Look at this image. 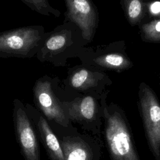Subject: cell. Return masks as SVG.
<instances>
[{
    "label": "cell",
    "mask_w": 160,
    "mask_h": 160,
    "mask_svg": "<svg viewBox=\"0 0 160 160\" xmlns=\"http://www.w3.org/2000/svg\"><path fill=\"white\" fill-rule=\"evenodd\" d=\"M82 65L94 69L124 70L132 66L131 61L122 54L103 52L99 49L94 51L92 48L84 47L78 57Z\"/></svg>",
    "instance_id": "8"
},
{
    "label": "cell",
    "mask_w": 160,
    "mask_h": 160,
    "mask_svg": "<svg viewBox=\"0 0 160 160\" xmlns=\"http://www.w3.org/2000/svg\"><path fill=\"white\" fill-rule=\"evenodd\" d=\"M103 99L105 139L111 160H141L124 111L116 104L106 106Z\"/></svg>",
    "instance_id": "2"
},
{
    "label": "cell",
    "mask_w": 160,
    "mask_h": 160,
    "mask_svg": "<svg viewBox=\"0 0 160 160\" xmlns=\"http://www.w3.org/2000/svg\"><path fill=\"white\" fill-rule=\"evenodd\" d=\"M125 15L132 25L138 24L144 15L143 0H122Z\"/></svg>",
    "instance_id": "13"
},
{
    "label": "cell",
    "mask_w": 160,
    "mask_h": 160,
    "mask_svg": "<svg viewBox=\"0 0 160 160\" xmlns=\"http://www.w3.org/2000/svg\"><path fill=\"white\" fill-rule=\"evenodd\" d=\"M31 9L44 16L59 18L61 12L51 6L48 0H20Z\"/></svg>",
    "instance_id": "14"
},
{
    "label": "cell",
    "mask_w": 160,
    "mask_h": 160,
    "mask_svg": "<svg viewBox=\"0 0 160 160\" xmlns=\"http://www.w3.org/2000/svg\"><path fill=\"white\" fill-rule=\"evenodd\" d=\"M56 78L44 75L38 79L33 88L34 99L38 106L49 119L67 126L68 120L62 104L56 96L53 84Z\"/></svg>",
    "instance_id": "6"
},
{
    "label": "cell",
    "mask_w": 160,
    "mask_h": 160,
    "mask_svg": "<svg viewBox=\"0 0 160 160\" xmlns=\"http://www.w3.org/2000/svg\"><path fill=\"white\" fill-rule=\"evenodd\" d=\"M65 160H92L93 154L86 142L77 138L64 139L62 142Z\"/></svg>",
    "instance_id": "11"
},
{
    "label": "cell",
    "mask_w": 160,
    "mask_h": 160,
    "mask_svg": "<svg viewBox=\"0 0 160 160\" xmlns=\"http://www.w3.org/2000/svg\"><path fill=\"white\" fill-rule=\"evenodd\" d=\"M16 131L19 142L27 160H39L38 143L25 111L18 107L16 115Z\"/></svg>",
    "instance_id": "9"
},
{
    "label": "cell",
    "mask_w": 160,
    "mask_h": 160,
    "mask_svg": "<svg viewBox=\"0 0 160 160\" xmlns=\"http://www.w3.org/2000/svg\"><path fill=\"white\" fill-rule=\"evenodd\" d=\"M38 126L43 141L53 160H65L63 150L45 119L41 116Z\"/></svg>",
    "instance_id": "12"
},
{
    "label": "cell",
    "mask_w": 160,
    "mask_h": 160,
    "mask_svg": "<svg viewBox=\"0 0 160 160\" xmlns=\"http://www.w3.org/2000/svg\"><path fill=\"white\" fill-rule=\"evenodd\" d=\"M148 9L149 14L152 16H160V1H156L148 4Z\"/></svg>",
    "instance_id": "16"
},
{
    "label": "cell",
    "mask_w": 160,
    "mask_h": 160,
    "mask_svg": "<svg viewBox=\"0 0 160 160\" xmlns=\"http://www.w3.org/2000/svg\"><path fill=\"white\" fill-rule=\"evenodd\" d=\"M62 108L67 109L70 116L87 121H94L96 117L97 103L92 96L86 95L76 98L71 102H62Z\"/></svg>",
    "instance_id": "10"
},
{
    "label": "cell",
    "mask_w": 160,
    "mask_h": 160,
    "mask_svg": "<svg viewBox=\"0 0 160 160\" xmlns=\"http://www.w3.org/2000/svg\"><path fill=\"white\" fill-rule=\"evenodd\" d=\"M88 43L74 23L63 21L46 33L36 56L41 62H48L54 67L65 66L68 59L77 58Z\"/></svg>",
    "instance_id": "1"
},
{
    "label": "cell",
    "mask_w": 160,
    "mask_h": 160,
    "mask_svg": "<svg viewBox=\"0 0 160 160\" xmlns=\"http://www.w3.org/2000/svg\"><path fill=\"white\" fill-rule=\"evenodd\" d=\"M64 84L79 92H88L103 88L108 77L100 71L83 65H78L68 69Z\"/></svg>",
    "instance_id": "7"
},
{
    "label": "cell",
    "mask_w": 160,
    "mask_h": 160,
    "mask_svg": "<svg viewBox=\"0 0 160 160\" xmlns=\"http://www.w3.org/2000/svg\"><path fill=\"white\" fill-rule=\"evenodd\" d=\"M141 37L144 41L160 42V18L142 24Z\"/></svg>",
    "instance_id": "15"
},
{
    "label": "cell",
    "mask_w": 160,
    "mask_h": 160,
    "mask_svg": "<svg viewBox=\"0 0 160 160\" xmlns=\"http://www.w3.org/2000/svg\"><path fill=\"white\" fill-rule=\"evenodd\" d=\"M46 33L43 26L37 25L1 32L0 58H32L36 55Z\"/></svg>",
    "instance_id": "3"
},
{
    "label": "cell",
    "mask_w": 160,
    "mask_h": 160,
    "mask_svg": "<svg viewBox=\"0 0 160 160\" xmlns=\"http://www.w3.org/2000/svg\"><path fill=\"white\" fill-rule=\"evenodd\" d=\"M139 110L149 148L160 160V103L152 89L144 82L139 86Z\"/></svg>",
    "instance_id": "4"
},
{
    "label": "cell",
    "mask_w": 160,
    "mask_h": 160,
    "mask_svg": "<svg viewBox=\"0 0 160 160\" xmlns=\"http://www.w3.org/2000/svg\"><path fill=\"white\" fill-rule=\"evenodd\" d=\"M66 11L64 21L74 23L88 43L94 38L98 24V12L92 0H64Z\"/></svg>",
    "instance_id": "5"
}]
</instances>
